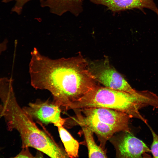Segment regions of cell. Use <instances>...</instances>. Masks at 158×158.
<instances>
[{
    "label": "cell",
    "instance_id": "1",
    "mask_svg": "<svg viewBox=\"0 0 158 158\" xmlns=\"http://www.w3.org/2000/svg\"><path fill=\"white\" fill-rule=\"evenodd\" d=\"M31 56V85L36 89L49 91L62 111L72 109L76 102L99 84L89 71L88 61L80 54L52 59L34 48Z\"/></svg>",
    "mask_w": 158,
    "mask_h": 158
},
{
    "label": "cell",
    "instance_id": "2",
    "mask_svg": "<svg viewBox=\"0 0 158 158\" xmlns=\"http://www.w3.org/2000/svg\"><path fill=\"white\" fill-rule=\"evenodd\" d=\"M13 83H0V114L4 118L8 130H17L22 141V148H34L51 158H69L62 148L49 135L40 129L34 120L18 104Z\"/></svg>",
    "mask_w": 158,
    "mask_h": 158
},
{
    "label": "cell",
    "instance_id": "3",
    "mask_svg": "<svg viewBox=\"0 0 158 158\" xmlns=\"http://www.w3.org/2000/svg\"><path fill=\"white\" fill-rule=\"evenodd\" d=\"M150 106L158 108V96L148 90L131 93L101 86L98 84L74 104L73 110L85 108L102 107L120 111L131 118L139 119L147 124L139 110Z\"/></svg>",
    "mask_w": 158,
    "mask_h": 158
},
{
    "label": "cell",
    "instance_id": "4",
    "mask_svg": "<svg viewBox=\"0 0 158 158\" xmlns=\"http://www.w3.org/2000/svg\"><path fill=\"white\" fill-rule=\"evenodd\" d=\"M88 62L90 71L99 83L116 90L131 93L136 91L110 64L107 58Z\"/></svg>",
    "mask_w": 158,
    "mask_h": 158
},
{
    "label": "cell",
    "instance_id": "5",
    "mask_svg": "<svg viewBox=\"0 0 158 158\" xmlns=\"http://www.w3.org/2000/svg\"><path fill=\"white\" fill-rule=\"evenodd\" d=\"M23 108L34 121L45 124L52 123L58 127L64 126L66 120L61 117V109L53 101L38 99Z\"/></svg>",
    "mask_w": 158,
    "mask_h": 158
},
{
    "label": "cell",
    "instance_id": "6",
    "mask_svg": "<svg viewBox=\"0 0 158 158\" xmlns=\"http://www.w3.org/2000/svg\"><path fill=\"white\" fill-rule=\"evenodd\" d=\"M78 109L85 116L95 118L111 127L116 132H130L129 122L131 118L123 112L102 107Z\"/></svg>",
    "mask_w": 158,
    "mask_h": 158
},
{
    "label": "cell",
    "instance_id": "7",
    "mask_svg": "<svg viewBox=\"0 0 158 158\" xmlns=\"http://www.w3.org/2000/svg\"><path fill=\"white\" fill-rule=\"evenodd\" d=\"M123 133L114 141L116 157L140 158L147 156L150 150L142 140L135 136L130 132Z\"/></svg>",
    "mask_w": 158,
    "mask_h": 158
},
{
    "label": "cell",
    "instance_id": "8",
    "mask_svg": "<svg viewBox=\"0 0 158 158\" xmlns=\"http://www.w3.org/2000/svg\"><path fill=\"white\" fill-rule=\"evenodd\" d=\"M73 110L75 116L71 118L72 120L68 119L70 123H72V125L87 128L95 133L100 142V146L104 149L107 141L110 139L116 133L115 130L109 126L97 119L85 116L78 109Z\"/></svg>",
    "mask_w": 158,
    "mask_h": 158
},
{
    "label": "cell",
    "instance_id": "9",
    "mask_svg": "<svg viewBox=\"0 0 158 158\" xmlns=\"http://www.w3.org/2000/svg\"><path fill=\"white\" fill-rule=\"evenodd\" d=\"M88 0L95 4L105 6L114 13L135 8L143 11L144 8H147L152 11L158 16V8L154 0Z\"/></svg>",
    "mask_w": 158,
    "mask_h": 158
},
{
    "label": "cell",
    "instance_id": "10",
    "mask_svg": "<svg viewBox=\"0 0 158 158\" xmlns=\"http://www.w3.org/2000/svg\"><path fill=\"white\" fill-rule=\"evenodd\" d=\"M40 6L49 8L50 12L61 16L69 12L76 16L83 11L82 0H40Z\"/></svg>",
    "mask_w": 158,
    "mask_h": 158
},
{
    "label": "cell",
    "instance_id": "11",
    "mask_svg": "<svg viewBox=\"0 0 158 158\" xmlns=\"http://www.w3.org/2000/svg\"><path fill=\"white\" fill-rule=\"evenodd\" d=\"M60 138L64 147V150L70 158L78 157L79 143L63 126L57 127Z\"/></svg>",
    "mask_w": 158,
    "mask_h": 158
},
{
    "label": "cell",
    "instance_id": "12",
    "mask_svg": "<svg viewBox=\"0 0 158 158\" xmlns=\"http://www.w3.org/2000/svg\"><path fill=\"white\" fill-rule=\"evenodd\" d=\"M88 151L89 158H107L106 151L95 142L93 132L89 128L81 127Z\"/></svg>",
    "mask_w": 158,
    "mask_h": 158
},
{
    "label": "cell",
    "instance_id": "13",
    "mask_svg": "<svg viewBox=\"0 0 158 158\" xmlns=\"http://www.w3.org/2000/svg\"><path fill=\"white\" fill-rule=\"evenodd\" d=\"M152 137V142L150 147V152L154 158H158V135L150 126H149Z\"/></svg>",
    "mask_w": 158,
    "mask_h": 158
},
{
    "label": "cell",
    "instance_id": "14",
    "mask_svg": "<svg viewBox=\"0 0 158 158\" xmlns=\"http://www.w3.org/2000/svg\"><path fill=\"white\" fill-rule=\"evenodd\" d=\"M31 0H3L2 2L7 3L12 1H16L15 5L12 8L11 11L20 15L22 13L24 5L28 2Z\"/></svg>",
    "mask_w": 158,
    "mask_h": 158
},
{
    "label": "cell",
    "instance_id": "15",
    "mask_svg": "<svg viewBox=\"0 0 158 158\" xmlns=\"http://www.w3.org/2000/svg\"><path fill=\"white\" fill-rule=\"evenodd\" d=\"M28 147L22 148V150L15 158H34L35 157L30 152Z\"/></svg>",
    "mask_w": 158,
    "mask_h": 158
},
{
    "label": "cell",
    "instance_id": "16",
    "mask_svg": "<svg viewBox=\"0 0 158 158\" xmlns=\"http://www.w3.org/2000/svg\"><path fill=\"white\" fill-rule=\"evenodd\" d=\"M7 43L8 41L6 39L1 43H0V55L6 50Z\"/></svg>",
    "mask_w": 158,
    "mask_h": 158
},
{
    "label": "cell",
    "instance_id": "17",
    "mask_svg": "<svg viewBox=\"0 0 158 158\" xmlns=\"http://www.w3.org/2000/svg\"><path fill=\"white\" fill-rule=\"evenodd\" d=\"M1 147H0V152L1 151Z\"/></svg>",
    "mask_w": 158,
    "mask_h": 158
}]
</instances>
